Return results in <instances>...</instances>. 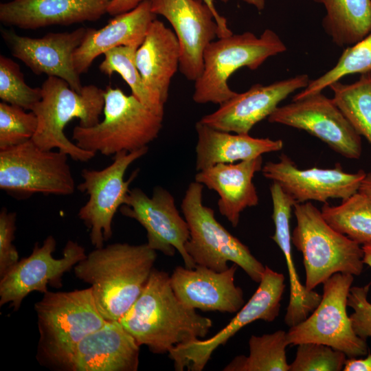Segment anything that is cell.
<instances>
[{
	"label": "cell",
	"mask_w": 371,
	"mask_h": 371,
	"mask_svg": "<svg viewBox=\"0 0 371 371\" xmlns=\"http://www.w3.org/2000/svg\"><path fill=\"white\" fill-rule=\"evenodd\" d=\"M137 344L155 354L168 353L178 344L205 337L210 318L184 304L175 295L170 276L153 269L135 303L119 320Z\"/></svg>",
	"instance_id": "obj_1"
},
{
	"label": "cell",
	"mask_w": 371,
	"mask_h": 371,
	"mask_svg": "<svg viewBox=\"0 0 371 371\" xmlns=\"http://www.w3.org/2000/svg\"><path fill=\"white\" fill-rule=\"evenodd\" d=\"M157 258L147 243H113L95 248L74 267L76 278L90 285L102 316L119 321L143 291Z\"/></svg>",
	"instance_id": "obj_2"
},
{
	"label": "cell",
	"mask_w": 371,
	"mask_h": 371,
	"mask_svg": "<svg viewBox=\"0 0 371 371\" xmlns=\"http://www.w3.org/2000/svg\"><path fill=\"white\" fill-rule=\"evenodd\" d=\"M39 333L37 359L65 370L76 345L107 321L95 305L90 287L43 294L34 304Z\"/></svg>",
	"instance_id": "obj_3"
},
{
	"label": "cell",
	"mask_w": 371,
	"mask_h": 371,
	"mask_svg": "<svg viewBox=\"0 0 371 371\" xmlns=\"http://www.w3.org/2000/svg\"><path fill=\"white\" fill-rule=\"evenodd\" d=\"M41 88V99L32 110L38 119L32 141L43 150L56 148L75 161L91 159L95 154L71 142L64 131L74 118L79 120L80 126L85 128L99 123L105 90L89 85L78 92L65 80L55 76H48Z\"/></svg>",
	"instance_id": "obj_4"
},
{
	"label": "cell",
	"mask_w": 371,
	"mask_h": 371,
	"mask_svg": "<svg viewBox=\"0 0 371 371\" xmlns=\"http://www.w3.org/2000/svg\"><path fill=\"white\" fill-rule=\"evenodd\" d=\"M104 118L91 127L76 126L72 139L80 148L106 156L148 147L162 128L164 116L120 88L106 87Z\"/></svg>",
	"instance_id": "obj_5"
},
{
	"label": "cell",
	"mask_w": 371,
	"mask_h": 371,
	"mask_svg": "<svg viewBox=\"0 0 371 371\" xmlns=\"http://www.w3.org/2000/svg\"><path fill=\"white\" fill-rule=\"evenodd\" d=\"M291 241L303 256L308 291L337 273L359 276L363 252L359 243L333 229L310 201L295 203Z\"/></svg>",
	"instance_id": "obj_6"
},
{
	"label": "cell",
	"mask_w": 371,
	"mask_h": 371,
	"mask_svg": "<svg viewBox=\"0 0 371 371\" xmlns=\"http://www.w3.org/2000/svg\"><path fill=\"white\" fill-rule=\"evenodd\" d=\"M286 47L271 30L257 36L250 32L218 38L205 48L203 69L194 81L193 100L198 104H221L237 93L227 81L237 69H257L267 58L282 53Z\"/></svg>",
	"instance_id": "obj_7"
},
{
	"label": "cell",
	"mask_w": 371,
	"mask_h": 371,
	"mask_svg": "<svg viewBox=\"0 0 371 371\" xmlns=\"http://www.w3.org/2000/svg\"><path fill=\"white\" fill-rule=\"evenodd\" d=\"M203 187L195 181L191 182L182 199L181 207L190 230L186 252L196 265L223 271L232 262L253 281L260 282L265 266L217 221L214 210L203 204Z\"/></svg>",
	"instance_id": "obj_8"
},
{
	"label": "cell",
	"mask_w": 371,
	"mask_h": 371,
	"mask_svg": "<svg viewBox=\"0 0 371 371\" xmlns=\"http://www.w3.org/2000/svg\"><path fill=\"white\" fill-rule=\"evenodd\" d=\"M68 157L43 150L32 139L0 150V188L19 198L36 193L70 195L76 185Z\"/></svg>",
	"instance_id": "obj_9"
},
{
	"label": "cell",
	"mask_w": 371,
	"mask_h": 371,
	"mask_svg": "<svg viewBox=\"0 0 371 371\" xmlns=\"http://www.w3.org/2000/svg\"><path fill=\"white\" fill-rule=\"evenodd\" d=\"M353 276L337 273L323 284V295L311 315L286 332L288 346L307 342L322 344L343 352L347 357L367 355L366 340L353 330L347 313L348 296Z\"/></svg>",
	"instance_id": "obj_10"
},
{
	"label": "cell",
	"mask_w": 371,
	"mask_h": 371,
	"mask_svg": "<svg viewBox=\"0 0 371 371\" xmlns=\"http://www.w3.org/2000/svg\"><path fill=\"white\" fill-rule=\"evenodd\" d=\"M148 149L145 147L133 152H120L103 169L82 170L83 181L77 188L86 193L89 199L78 215L89 229L90 241L95 248L103 247L104 241L112 236L114 216L125 203L129 186L138 170L134 171L127 180L124 179L125 173L135 161L147 153Z\"/></svg>",
	"instance_id": "obj_11"
},
{
	"label": "cell",
	"mask_w": 371,
	"mask_h": 371,
	"mask_svg": "<svg viewBox=\"0 0 371 371\" xmlns=\"http://www.w3.org/2000/svg\"><path fill=\"white\" fill-rule=\"evenodd\" d=\"M285 286L284 276L265 266L258 289L227 326L212 337L178 344L168 352L175 369L201 371L214 350L244 326L258 319L274 321L280 313Z\"/></svg>",
	"instance_id": "obj_12"
},
{
	"label": "cell",
	"mask_w": 371,
	"mask_h": 371,
	"mask_svg": "<svg viewBox=\"0 0 371 371\" xmlns=\"http://www.w3.org/2000/svg\"><path fill=\"white\" fill-rule=\"evenodd\" d=\"M56 242L53 236H47L43 244L36 243L31 254L12 267L0 280V306L10 304L18 311L23 300L34 291L43 294L48 286H62L64 274L87 256L85 248L77 242L68 240L63 256L55 258Z\"/></svg>",
	"instance_id": "obj_13"
},
{
	"label": "cell",
	"mask_w": 371,
	"mask_h": 371,
	"mask_svg": "<svg viewBox=\"0 0 371 371\" xmlns=\"http://www.w3.org/2000/svg\"><path fill=\"white\" fill-rule=\"evenodd\" d=\"M267 119L271 123L305 131L348 159H357L361 155V136L333 98L322 91L278 106Z\"/></svg>",
	"instance_id": "obj_14"
},
{
	"label": "cell",
	"mask_w": 371,
	"mask_h": 371,
	"mask_svg": "<svg viewBox=\"0 0 371 371\" xmlns=\"http://www.w3.org/2000/svg\"><path fill=\"white\" fill-rule=\"evenodd\" d=\"M120 211L143 226L146 231V243L151 249L168 256H173L177 251L186 267H196L185 248L190 237L188 223L180 215L174 196L166 189L156 186L149 196L142 189L133 188Z\"/></svg>",
	"instance_id": "obj_15"
},
{
	"label": "cell",
	"mask_w": 371,
	"mask_h": 371,
	"mask_svg": "<svg viewBox=\"0 0 371 371\" xmlns=\"http://www.w3.org/2000/svg\"><path fill=\"white\" fill-rule=\"evenodd\" d=\"M152 12L165 17L174 29L179 48V69L196 81L203 69L207 46L218 37V27L210 9L202 0H149Z\"/></svg>",
	"instance_id": "obj_16"
},
{
	"label": "cell",
	"mask_w": 371,
	"mask_h": 371,
	"mask_svg": "<svg viewBox=\"0 0 371 371\" xmlns=\"http://www.w3.org/2000/svg\"><path fill=\"white\" fill-rule=\"evenodd\" d=\"M261 171L265 178L278 183L295 203L347 199L359 191L366 175L363 170L346 172L339 164L333 168L300 169L284 154L278 161L267 162Z\"/></svg>",
	"instance_id": "obj_17"
},
{
	"label": "cell",
	"mask_w": 371,
	"mask_h": 371,
	"mask_svg": "<svg viewBox=\"0 0 371 371\" xmlns=\"http://www.w3.org/2000/svg\"><path fill=\"white\" fill-rule=\"evenodd\" d=\"M87 30L79 27L70 32H50L41 38H31L13 30H1V36L12 55L35 74L62 78L71 89L80 92L83 86L74 68L73 57Z\"/></svg>",
	"instance_id": "obj_18"
},
{
	"label": "cell",
	"mask_w": 371,
	"mask_h": 371,
	"mask_svg": "<svg viewBox=\"0 0 371 371\" xmlns=\"http://www.w3.org/2000/svg\"><path fill=\"white\" fill-rule=\"evenodd\" d=\"M309 81L307 74H300L267 85H254L220 104L216 111L203 116L199 122L216 130L249 134L254 125L269 117L280 102L305 88Z\"/></svg>",
	"instance_id": "obj_19"
},
{
	"label": "cell",
	"mask_w": 371,
	"mask_h": 371,
	"mask_svg": "<svg viewBox=\"0 0 371 371\" xmlns=\"http://www.w3.org/2000/svg\"><path fill=\"white\" fill-rule=\"evenodd\" d=\"M238 265L216 271L203 266L176 267L170 278L177 297L187 306L203 311L237 313L245 304L243 292L234 282Z\"/></svg>",
	"instance_id": "obj_20"
},
{
	"label": "cell",
	"mask_w": 371,
	"mask_h": 371,
	"mask_svg": "<svg viewBox=\"0 0 371 371\" xmlns=\"http://www.w3.org/2000/svg\"><path fill=\"white\" fill-rule=\"evenodd\" d=\"M139 346L120 321H107L85 337L69 358L66 371H136Z\"/></svg>",
	"instance_id": "obj_21"
},
{
	"label": "cell",
	"mask_w": 371,
	"mask_h": 371,
	"mask_svg": "<svg viewBox=\"0 0 371 371\" xmlns=\"http://www.w3.org/2000/svg\"><path fill=\"white\" fill-rule=\"evenodd\" d=\"M111 1L11 0L0 3V21L25 30L95 21L107 13Z\"/></svg>",
	"instance_id": "obj_22"
},
{
	"label": "cell",
	"mask_w": 371,
	"mask_h": 371,
	"mask_svg": "<svg viewBox=\"0 0 371 371\" xmlns=\"http://www.w3.org/2000/svg\"><path fill=\"white\" fill-rule=\"evenodd\" d=\"M262 166V156L238 163L218 164L197 171L194 181L218 194V210L235 227L242 212L258 204L253 179Z\"/></svg>",
	"instance_id": "obj_23"
},
{
	"label": "cell",
	"mask_w": 371,
	"mask_h": 371,
	"mask_svg": "<svg viewBox=\"0 0 371 371\" xmlns=\"http://www.w3.org/2000/svg\"><path fill=\"white\" fill-rule=\"evenodd\" d=\"M155 19L149 0H144L131 11L115 16L102 28H88L84 41L74 54L76 72L79 75L86 73L98 56L114 47L138 48Z\"/></svg>",
	"instance_id": "obj_24"
},
{
	"label": "cell",
	"mask_w": 371,
	"mask_h": 371,
	"mask_svg": "<svg viewBox=\"0 0 371 371\" xmlns=\"http://www.w3.org/2000/svg\"><path fill=\"white\" fill-rule=\"evenodd\" d=\"M180 48L174 31L155 19L137 49L135 61L151 93L165 105L171 80L179 65Z\"/></svg>",
	"instance_id": "obj_25"
},
{
	"label": "cell",
	"mask_w": 371,
	"mask_h": 371,
	"mask_svg": "<svg viewBox=\"0 0 371 371\" xmlns=\"http://www.w3.org/2000/svg\"><path fill=\"white\" fill-rule=\"evenodd\" d=\"M273 213L272 218L275 232L272 240L282 251L286 265L289 284V302L284 316V322L293 326L305 319L310 313L318 306L322 295L316 291H308L298 277L293 260L290 218L294 201L280 187H274L271 191Z\"/></svg>",
	"instance_id": "obj_26"
},
{
	"label": "cell",
	"mask_w": 371,
	"mask_h": 371,
	"mask_svg": "<svg viewBox=\"0 0 371 371\" xmlns=\"http://www.w3.org/2000/svg\"><path fill=\"white\" fill-rule=\"evenodd\" d=\"M195 128L198 137L195 148L197 171L218 164L249 160L280 150L283 147L281 139L231 133L216 130L199 121L196 123Z\"/></svg>",
	"instance_id": "obj_27"
},
{
	"label": "cell",
	"mask_w": 371,
	"mask_h": 371,
	"mask_svg": "<svg viewBox=\"0 0 371 371\" xmlns=\"http://www.w3.org/2000/svg\"><path fill=\"white\" fill-rule=\"evenodd\" d=\"M326 14L322 26L339 47L360 41L371 32V0H313Z\"/></svg>",
	"instance_id": "obj_28"
},
{
	"label": "cell",
	"mask_w": 371,
	"mask_h": 371,
	"mask_svg": "<svg viewBox=\"0 0 371 371\" xmlns=\"http://www.w3.org/2000/svg\"><path fill=\"white\" fill-rule=\"evenodd\" d=\"M321 213L333 229L359 243H371V198L358 191L339 205L327 203Z\"/></svg>",
	"instance_id": "obj_29"
},
{
	"label": "cell",
	"mask_w": 371,
	"mask_h": 371,
	"mask_svg": "<svg viewBox=\"0 0 371 371\" xmlns=\"http://www.w3.org/2000/svg\"><path fill=\"white\" fill-rule=\"evenodd\" d=\"M286 332L279 330L261 336L251 335L249 354L234 357L224 371H289L286 355Z\"/></svg>",
	"instance_id": "obj_30"
},
{
	"label": "cell",
	"mask_w": 371,
	"mask_h": 371,
	"mask_svg": "<svg viewBox=\"0 0 371 371\" xmlns=\"http://www.w3.org/2000/svg\"><path fill=\"white\" fill-rule=\"evenodd\" d=\"M328 87L334 102L353 128L371 144V72L361 74L353 83L339 80Z\"/></svg>",
	"instance_id": "obj_31"
},
{
	"label": "cell",
	"mask_w": 371,
	"mask_h": 371,
	"mask_svg": "<svg viewBox=\"0 0 371 371\" xmlns=\"http://www.w3.org/2000/svg\"><path fill=\"white\" fill-rule=\"evenodd\" d=\"M137 49L135 47L119 46L106 52L99 69L109 76L113 73L120 74L135 97L151 111L164 116V105L146 87L137 69L135 61Z\"/></svg>",
	"instance_id": "obj_32"
},
{
	"label": "cell",
	"mask_w": 371,
	"mask_h": 371,
	"mask_svg": "<svg viewBox=\"0 0 371 371\" xmlns=\"http://www.w3.org/2000/svg\"><path fill=\"white\" fill-rule=\"evenodd\" d=\"M368 72H371V32L360 41L348 46L331 69L310 80L302 91L293 96V100L321 92L345 76Z\"/></svg>",
	"instance_id": "obj_33"
},
{
	"label": "cell",
	"mask_w": 371,
	"mask_h": 371,
	"mask_svg": "<svg viewBox=\"0 0 371 371\" xmlns=\"http://www.w3.org/2000/svg\"><path fill=\"white\" fill-rule=\"evenodd\" d=\"M0 98L26 111H32L41 99V88L30 87L19 65L4 55L0 56Z\"/></svg>",
	"instance_id": "obj_34"
},
{
	"label": "cell",
	"mask_w": 371,
	"mask_h": 371,
	"mask_svg": "<svg viewBox=\"0 0 371 371\" xmlns=\"http://www.w3.org/2000/svg\"><path fill=\"white\" fill-rule=\"evenodd\" d=\"M21 107L0 103V150L17 146L32 139L38 126L35 113Z\"/></svg>",
	"instance_id": "obj_35"
},
{
	"label": "cell",
	"mask_w": 371,
	"mask_h": 371,
	"mask_svg": "<svg viewBox=\"0 0 371 371\" xmlns=\"http://www.w3.org/2000/svg\"><path fill=\"white\" fill-rule=\"evenodd\" d=\"M346 357L343 352L325 344L302 343L297 345L289 371H340Z\"/></svg>",
	"instance_id": "obj_36"
},
{
	"label": "cell",
	"mask_w": 371,
	"mask_h": 371,
	"mask_svg": "<svg viewBox=\"0 0 371 371\" xmlns=\"http://www.w3.org/2000/svg\"><path fill=\"white\" fill-rule=\"evenodd\" d=\"M370 284L351 286L348 296V306L354 312L350 317L355 333L366 340L371 337V303L368 300Z\"/></svg>",
	"instance_id": "obj_37"
},
{
	"label": "cell",
	"mask_w": 371,
	"mask_h": 371,
	"mask_svg": "<svg viewBox=\"0 0 371 371\" xmlns=\"http://www.w3.org/2000/svg\"><path fill=\"white\" fill-rule=\"evenodd\" d=\"M16 214L3 207L0 212V277L3 276L19 261V253L13 244Z\"/></svg>",
	"instance_id": "obj_38"
},
{
	"label": "cell",
	"mask_w": 371,
	"mask_h": 371,
	"mask_svg": "<svg viewBox=\"0 0 371 371\" xmlns=\"http://www.w3.org/2000/svg\"><path fill=\"white\" fill-rule=\"evenodd\" d=\"M210 9L213 13L218 27V38L226 37L233 33L227 26V20L224 16L220 15L216 10L214 0H202ZM226 3L228 0H221ZM245 2L254 5L258 10H261L265 7V0H244Z\"/></svg>",
	"instance_id": "obj_39"
},
{
	"label": "cell",
	"mask_w": 371,
	"mask_h": 371,
	"mask_svg": "<svg viewBox=\"0 0 371 371\" xmlns=\"http://www.w3.org/2000/svg\"><path fill=\"white\" fill-rule=\"evenodd\" d=\"M144 1V0H111L107 9V13L111 16H115L131 11Z\"/></svg>",
	"instance_id": "obj_40"
},
{
	"label": "cell",
	"mask_w": 371,
	"mask_h": 371,
	"mask_svg": "<svg viewBox=\"0 0 371 371\" xmlns=\"http://www.w3.org/2000/svg\"><path fill=\"white\" fill-rule=\"evenodd\" d=\"M344 371H371V354L363 359L348 357L343 368Z\"/></svg>",
	"instance_id": "obj_41"
},
{
	"label": "cell",
	"mask_w": 371,
	"mask_h": 371,
	"mask_svg": "<svg viewBox=\"0 0 371 371\" xmlns=\"http://www.w3.org/2000/svg\"><path fill=\"white\" fill-rule=\"evenodd\" d=\"M359 191L371 198V172L366 175L361 181Z\"/></svg>",
	"instance_id": "obj_42"
},
{
	"label": "cell",
	"mask_w": 371,
	"mask_h": 371,
	"mask_svg": "<svg viewBox=\"0 0 371 371\" xmlns=\"http://www.w3.org/2000/svg\"><path fill=\"white\" fill-rule=\"evenodd\" d=\"M363 252V262L371 268V243L362 245Z\"/></svg>",
	"instance_id": "obj_43"
}]
</instances>
